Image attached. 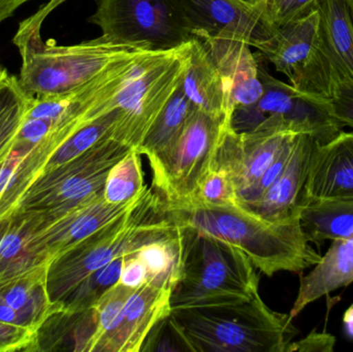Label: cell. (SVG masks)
Listing matches in <instances>:
<instances>
[{
    "instance_id": "cell-8",
    "label": "cell",
    "mask_w": 353,
    "mask_h": 352,
    "mask_svg": "<svg viewBox=\"0 0 353 352\" xmlns=\"http://www.w3.org/2000/svg\"><path fill=\"white\" fill-rule=\"evenodd\" d=\"M256 50L290 85L308 94L329 99L336 81L344 76L321 45L317 10L276 29Z\"/></svg>"
},
{
    "instance_id": "cell-20",
    "label": "cell",
    "mask_w": 353,
    "mask_h": 352,
    "mask_svg": "<svg viewBox=\"0 0 353 352\" xmlns=\"http://www.w3.org/2000/svg\"><path fill=\"white\" fill-rule=\"evenodd\" d=\"M189 43L190 54L181 83L183 91L199 111L225 118V94L219 70L201 39L193 37Z\"/></svg>"
},
{
    "instance_id": "cell-12",
    "label": "cell",
    "mask_w": 353,
    "mask_h": 352,
    "mask_svg": "<svg viewBox=\"0 0 353 352\" xmlns=\"http://www.w3.org/2000/svg\"><path fill=\"white\" fill-rule=\"evenodd\" d=\"M173 284L147 280L126 302L121 313L92 352H139L151 331L171 314Z\"/></svg>"
},
{
    "instance_id": "cell-6",
    "label": "cell",
    "mask_w": 353,
    "mask_h": 352,
    "mask_svg": "<svg viewBox=\"0 0 353 352\" xmlns=\"http://www.w3.org/2000/svg\"><path fill=\"white\" fill-rule=\"evenodd\" d=\"M189 41L167 51L152 50L134 62L113 99L120 115L112 138L132 148L140 146L182 82L190 54Z\"/></svg>"
},
{
    "instance_id": "cell-32",
    "label": "cell",
    "mask_w": 353,
    "mask_h": 352,
    "mask_svg": "<svg viewBox=\"0 0 353 352\" xmlns=\"http://www.w3.org/2000/svg\"><path fill=\"white\" fill-rule=\"evenodd\" d=\"M327 99L334 117L344 127L353 130V79L348 76L338 79Z\"/></svg>"
},
{
    "instance_id": "cell-27",
    "label": "cell",
    "mask_w": 353,
    "mask_h": 352,
    "mask_svg": "<svg viewBox=\"0 0 353 352\" xmlns=\"http://www.w3.org/2000/svg\"><path fill=\"white\" fill-rule=\"evenodd\" d=\"M30 101L31 96L21 88L18 76L12 74L0 90V161L12 150Z\"/></svg>"
},
{
    "instance_id": "cell-39",
    "label": "cell",
    "mask_w": 353,
    "mask_h": 352,
    "mask_svg": "<svg viewBox=\"0 0 353 352\" xmlns=\"http://www.w3.org/2000/svg\"><path fill=\"white\" fill-rule=\"evenodd\" d=\"M12 74L8 72L6 68L0 63V90L6 86V83H8V79Z\"/></svg>"
},
{
    "instance_id": "cell-41",
    "label": "cell",
    "mask_w": 353,
    "mask_h": 352,
    "mask_svg": "<svg viewBox=\"0 0 353 352\" xmlns=\"http://www.w3.org/2000/svg\"><path fill=\"white\" fill-rule=\"evenodd\" d=\"M346 3L348 4V8L350 10V14H352V20H353V0H345Z\"/></svg>"
},
{
    "instance_id": "cell-17",
    "label": "cell",
    "mask_w": 353,
    "mask_h": 352,
    "mask_svg": "<svg viewBox=\"0 0 353 352\" xmlns=\"http://www.w3.org/2000/svg\"><path fill=\"white\" fill-rule=\"evenodd\" d=\"M195 110L196 107L186 96L181 84L179 85L173 96L137 148L141 155L148 158L153 179L159 177L169 165L183 132Z\"/></svg>"
},
{
    "instance_id": "cell-25",
    "label": "cell",
    "mask_w": 353,
    "mask_h": 352,
    "mask_svg": "<svg viewBox=\"0 0 353 352\" xmlns=\"http://www.w3.org/2000/svg\"><path fill=\"white\" fill-rule=\"evenodd\" d=\"M146 189L141 154L132 148L108 174L103 198L109 204H128L140 198Z\"/></svg>"
},
{
    "instance_id": "cell-36",
    "label": "cell",
    "mask_w": 353,
    "mask_h": 352,
    "mask_svg": "<svg viewBox=\"0 0 353 352\" xmlns=\"http://www.w3.org/2000/svg\"><path fill=\"white\" fill-rule=\"evenodd\" d=\"M29 151L30 150L28 149L12 147L10 152L0 161V196L6 190L12 174L14 173L17 167Z\"/></svg>"
},
{
    "instance_id": "cell-29",
    "label": "cell",
    "mask_w": 353,
    "mask_h": 352,
    "mask_svg": "<svg viewBox=\"0 0 353 352\" xmlns=\"http://www.w3.org/2000/svg\"><path fill=\"white\" fill-rule=\"evenodd\" d=\"M240 206L242 205L239 200L238 191L230 176L223 169L211 167L190 202L179 208Z\"/></svg>"
},
{
    "instance_id": "cell-43",
    "label": "cell",
    "mask_w": 353,
    "mask_h": 352,
    "mask_svg": "<svg viewBox=\"0 0 353 352\" xmlns=\"http://www.w3.org/2000/svg\"><path fill=\"white\" fill-rule=\"evenodd\" d=\"M265 2H267V0H259V2H257V6H259L261 8H263V6H265Z\"/></svg>"
},
{
    "instance_id": "cell-13",
    "label": "cell",
    "mask_w": 353,
    "mask_h": 352,
    "mask_svg": "<svg viewBox=\"0 0 353 352\" xmlns=\"http://www.w3.org/2000/svg\"><path fill=\"white\" fill-rule=\"evenodd\" d=\"M139 198L128 204L113 205L101 196L55 218L41 217L30 238L31 249L50 264L68 248L121 216Z\"/></svg>"
},
{
    "instance_id": "cell-30",
    "label": "cell",
    "mask_w": 353,
    "mask_h": 352,
    "mask_svg": "<svg viewBox=\"0 0 353 352\" xmlns=\"http://www.w3.org/2000/svg\"><path fill=\"white\" fill-rule=\"evenodd\" d=\"M136 289H130L118 282L107 293L103 296L93 307L97 315V331L90 344L89 352H92L97 341L108 332L112 324L116 322L122 309L125 306Z\"/></svg>"
},
{
    "instance_id": "cell-33",
    "label": "cell",
    "mask_w": 353,
    "mask_h": 352,
    "mask_svg": "<svg viewBox=\"0 0 353 352\" xmlns=\"http://www.w3.org/2000/svg\"><path fill=\"white\" fill-rule=\"evenodd\" d=\"M37 333L0 320V352L34 351Z\"/></svg>"
},
{
    "instance_id": "cell-26",
    "label": "cell",
    "mask_w": 353,
    "mask_h": 352,
    "mask_svg": "<svg viewBox=\"0 0 353 352\" xmlns=\"http://www.w3.org/2000/svg\"><path fill=\"white\" fill-rule=\"evenodd\" d=\"M119 115V110L115 109L83 124L55 151L43 173L77 158L103 138L112 136Z\"/></svg>"
},
{
    "instance_id": "cell-42",
    "label": "cell",
    "mask_w": 353,
    "mask_h": 352,
    "mask_svg": "<svg viewBox=\"0 0 353 352\" xmlns=\"http://www.w3.org/2000/svg\"><path fill=\"white\" fill-rule=\"evenodd\" d=\"M241 1L245 2V3L250 4V6H257L259 0H241Z\"/></svg>"
},
{
    "instance_id": "cell-10",
    "label": "cell",
    "mask_w": 353,
    "mask_h": 352,
    "mask_svg": "<svg viewBox=\"0 0 353 352\" xmlns=\"http://www.w3.org/2000/svg\"><path fill=\"white\" fill-rule=\"evenodd\" d=\"M226 123L224 117L195 110L169 165L153 179V189L163 198L165 208H179L190 202L211 169Z\"/></svg>"
},
{
    "instance_id": "cell-1",
    "label": "cell",
    "mask_w": 353,
    "mask_h": 352,
    "mask_svg": "<svg viewBox=\"0 0 353 352\" xmlns=\"http://www.w3.org/2000/svg\"><path fill=\"white\" fill-rule=\"evenodd\" d=\"M65 0H52L22 21L14 37L22 59L19 84L29 96L63 94L92 81L118 62L151 51L144 45L112 41L101 35L74 45L45 41L41 24L53 8ZM154 51V50H153Z\"/></svg>"
},
{
    "instance_id": "cell-28",
    "label": "cell",
    "mask_w": 353,
    "mask_h": 352,
    "mask_svg": "<svg viewBox=\"0 0 353 352\" xmlns=\"http://www.w3.org/2000/svg\"><path fill=\"white\" fill-rule=\"evenodd\" d=\"M134 253L144 262L148 272L147 280L175 283L178 273L180 241L178 229L169 235L141 246Z\"/></svg>"
},
{
    "instance_id": "cell-35",
    "label": "cell",
    "mask_w": 353,
    "mask_h": 352,
    "mask_svg": "<svg viewBox=\"0 0 353 352\" xmlns=\"http://www.w3.org/2000/svg\"><path fill=\"white\" fill-rule=\"evenodd\" d=\"M336 339L331 334L312 331L308 336L288 345V352H332L335 347Z\"/></svg>"
},
{
    "instance_id": "cell-23",
    "label": "cell",
    "mask_w": 353,
    "mask_h": 352,
    "mask_svg": "<svg viewBox=\"0 0 353 352\" xmlns=\"http://www.w3.org/2000/svg\"><path fill=\"white\" fill-rule=\"evenodd\" d=\"M47 269H39L0 289V298L16 311L22 324L34 333L58 312L48 293Z\"/></svg>"
},
{
    "instance_id": "cell-3",
    "label": "cell",
    "mask_w": 353,
    "mask_h": 352,
    "mask_svg": "<svg viewBox=\"0 0 353 352\" xmlns=\"http://www.w3.org/2000/svg\"><path fill=\"white\" fill-rule=\"evenodd\" d=\"M169 318L191 352H288L299 334L290 313L272 310L259 293L241 303L175 308Z\"/></svg>"
},
{
    "instance_id": "cell-15",
    "label": "cell",
    "mask_w": 353,
    "mask_h": 352,
    "mask_svg": "<svg viewBox=\"0 0 353 352\" xmlns=\"http://www.w3.org/2000/svg\"><path fill=\"white\" fill-rule=\"evenodd\" d=\"M353 198V132L343 130L317 145L300 206L327 198Z\"/></svg>"
},
{
    "instance_id": "cell-14",
    "label": "cell",
    "mask_w": 353,
    "mask_h": 352,
    "mask_svg": "<svg viewBox=\"0 0 353 352\" xmlns=\"http://www.w3.org/2000/svg\"><path fill=\"white\" fill-rule=\"evenodd\" d=\"M201 41L221 76L225 94V121L230 124L236 110L255 105L263 95L259 53H253L250 45L236 37H210Z\"/></svg>"
},
{
    "instance_id": "cell-21",
    "label": "cell",
    "mask_w": 353,
    "mask_h": 352,
    "mask_svg": "<svg viewBox=\"0 0 353 352\" xmlns=\"http://www.w3.org/2000/svg\"><path fill=\"white\" fill-rule=\"evenodd\" d=\"M321 45L341 76L353 79V20L345 0H319Z\"/></svg>"
},
{
    "instance_id": "cell-5",
    "label": "cell",
    "mask_w": 353,
    "mask_h": 352,
    "mask_svg": "<svg viewBox=\"0 0 353 352\" xmlns=\"http://www.w3.org/2000/svg\"><path fill=\"white\" fill-rule=\"evenodd\" d=\"M176 227L180 254L172 309L241 303L259 293V275L244 252L188 225Z\"/></svg>"
},
{
    "instance_id": "cell-19",
    "label": "cell",
    "mask_w": 353,
    "mask_h": 352,
    "mask_svg": "<svg viewBox=\"0 0 353 352\" xmlns=\"http://www.w3.org/2000/svg\"><path fill=\"white\" fill-rule=\"evenodd\" d=\"M41 216L34 213L14 212L0 238V289L26 275L49 266L30 247V238Z\"/></svg>"
},
{
    "instance_id": "cell-38",
    "label": "cell",
    "mask_w": 353,
    "mask_h": 352,
    "mask_svg": "<svg viewBox=\"0 0 353 352\" xmlns=\"http://www.w3.org/2000/svg\"><path fill=\"white\" fill-rule=\"evenodd\" d=\"M343 330L346 336L353 340V304L344 312Z\"/></svg>"
},
{
    "instance_id": "cell-2",
    "label": "cell",
    "mask_w": 353,
    "mask_h": 352,
    "mask_svg": "<svg viewBox=\"0 0 353 352\" xmlns=\"http://www.w3.org/2000/svg\"><path fill=\"white\" fill-rule=\"evenodd\" d=\"M165 210L175 225H188L239 248L255 269L269 277L278 272L302 274L321 258L303 234L300 215L269 221L243 206Z\"/></svg>"
},
{
    "instance_id": "cell-24",
    "label": "cell",
    "mask_w": 353,
    "mask_h": 352,
    "mask_svg": "<svg viewBox=\"0 0 353 352\" xmlns=\"http://www.w3.org/2000/svg\"><path fill=\"white\" fill-rule=\"evenodd\" d=\"M126 256H118L81 281L78 287L56 306L58 311L80 313L92 309L103 296L119 282Z\"/></svg>"
},
{
    "instance_id": "cell-31",
    "label": "cell",
    "mask_w": 353,
    "mask_h": 352,
    "mask_svg": "<svg viewBox=\"0 0 353 352\" xmlns=\"http://www.w3.org/2000/svg\"><path fill=\"white\" fill-rule=\"evenodd\" d=\"M319 0H267L263 6V19L276 29L316 10Z\"/></svg>"
},
{
    "instance_id": "cell-7",
    "label": "cell",
    "mask_w": 353,
    "mask_h": 352,
    "mask_svg": "<svg viewBox=\"0 0 353 352\" xmlns=\"http://www.w3.org/2000/svg\"><path fill=\"white\" fill-rule=\"evenodd\" d=\"M130 149L112 136L103 138L77 158L41 174L17 203L12 215L27 212L43 219L55 218L101 198L108 174Z\"/></svg>"
},
{
    "instance_id": "cell-22",
    "label": "cell",
    "mask_w": 353,
    "mask_h": 352,
    "mask_svg": "<svg viewBox=\"0 0 353 352\" xmlns=\"http://www.w3.org/2000/svg\"><path fill=\"white\" fill-rule=\"evenodd\" d=\"M300 225L309 243L346 239L353 235V198H327L300 206Z\"/></svg>"
},
{
    "instance_id": "cell-11",
    "label": "cell",
    "mask_w": 353,
    "mask_h": 352,
    "mask_svg": "<svg viewBox=\"0 0 353 352\" xmlns=\"http://www.w3.org/2000/svg\"><path fill=\"white\" fill-rule=\"evenodd\" d=\"M196 39L236 37L257 49L276 29L263 19V8L241 0H169Z\"/></svg>"
},
{
    "instance_id": "cell-4",
    "label": "cell",
    "mask_w": 353,
    "mask_h": 352,
    "mask_svg": "<svg viewBox=\"0 0 353 352\" xmlns=\"http://www.w3.org/2000/svg\"><path fill=\"white\" fill-rule=\"evenodd\" d=\"M175 229L163 198L153 187L147 188L130 210L50 262L47 289L52 304L56 308L81 281L118 256L134 253L144 244Z\"/></svg>"
},
{
    "instance_id": "cell-40",
    "label": "cell",
    "mask_w": 353,
    "mask_h": 352,
    "mask_svg": "<svg viewBox=\"0 0 353 352\" xmlns=\"http://www.w3.org/2000/svg\"><path fill=\"white\" fill-rule=\"evenodd\" d=\"M6 227H8V220L0 223V238H1V236L3 235L4 231L6 229Z\"/></svg>"
},
{
    "instance_id": "cell-37",
    "label": "cell",
    "mask_w": 353,
    "mask_h": 352,
    "mask_svg": "<svg viewBox=\"0 0 353 352\" xmlns=\"http://www.w3.org/2000/svg\"><path fill=\"white\" fill-rule=\"evenodd\" d=\"M30 0H0V24L14 16L16 10Z\"/></svg>"
},
{
    "instance_id": "cell-9",
    "label": "cell",
    "mask_w": 353,
    "mask_h": 352,
    "mask_svg": "<svg viewBox=\"0 0 353 352\" xmlns=\"http://www.w3.org/2000/svg\"><path fill=\"white\" fill-rule=\"evenodd\" d=\"M89 22L107 39L154 51L176 49L194 37L169 0H97Z\"/></svg>"
},
{
    "instance_id": "cell-16",
    "label": "cell",
    "mask_w": 353,
    "mask_h": 352,
    "mask_svg": "<svg viewBox=\"0 0 353 352\" xmlns=\"http://www.w3.org/2000/svg\"><path fill=\"white\" fill-rule=\"evenodd\" d=\"M319 144L321 143L314 136L299 134L279 177L257 202L244 208L269 221H284L298 216L301 196Z\"/></svg>"
},
{
    "instance_id": "cell-18",
    "label": "cell",
    "mask_w": 353,
    "mask_h": 352,
    "mask_svg": "<svg viewBox=\"0 0 353 352\" xmlns=\"http://www.w3.org/2000/svg\"><path fill=\"white\" fill-rule=\"evenodd\" d=\"M353 282V235L335 240L306 276H302L298 297L290 312L294 320L307 306Z\"/></svg>"
},
{
    "instance_id": "cell-34",
    "label": "cell",
    "mask_w": 353,
    "mask_h": 352,
    "mask_svg": "<svg viewBox=\"0 0 353 352\" xmlns=\"http://www.w3.org/2000/svg\"><path fill=\"white\" fill-rule=\"evenodd\" d=\"M147 277L146 266L136 253L130 254L124 258L119 283L130 289H138L147 282Z\"/></svg>"
}]
</instances>
